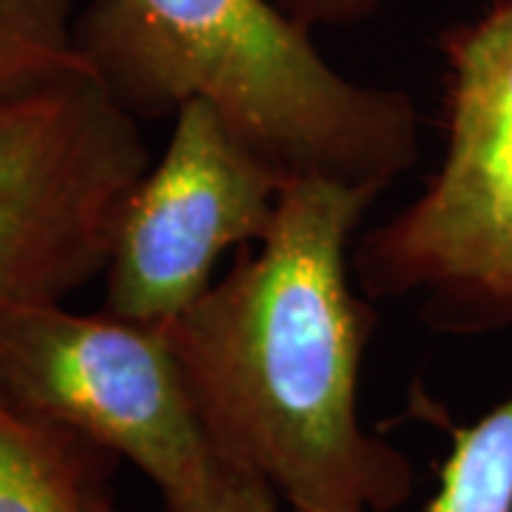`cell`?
Returning a JSON list of instances; mask_svg holds the SVG:
<instances>
[{
    "mask_svg": "<svg viewBox=\"0 0 512 512\" xmlns=\"http://www.w3.org/2000/svg\"><path fill=\"white\" fill-rule=\"evenodd\" d=\"M74 23V0H0V103L89 72Z\"/></svg>",
    "mask_w": 512,
    "mask_h": 512,
    "instance_id": "9",
    "label": "cell"
},
{
    "mask_svg": "<svg viewBox=\"0 0 512 512\" xmlns=\"http://www.w3.org/2000/svg\"><path fill=\"white\" fill-rule=\"evenodd\" d=\"M376 200L291 180L268 234L165 325L220 450L288 512H396L416 487L413 461L359 416L373 308L350 251Z\"/></svg>",
    "mask_w": 512,
    "mask_h": 512,
    "instance_id": "1",
    "label": "cell"
},
{
    "mask_svg": "<svg viewBox=\"0 0 512 512\" xmlns=\"http://www.w3.org/2000/svg\"><path fill=\"white\" fill-rule=\"evenodd\" d=\"M419 407L450 436L424 512H512V393L470 424H453L430 399Z\"/></svg>",
    "mask_w": 512,
    "mask_h": 512,
    "instance_id": "8",
    "label": "cell"
},
{
    "mask_svg": "<svg viewBox=\"0 0 512 512\" xmlns=\"http://www.w3.org/2000/svg\"><path fill=\"white\" fill-rule=\"evenodd\" d=\"M0 396L126 458L165 512H276L271 487L211 436L160 325L63 305L3 308Z\"/></svg>",
    "mask_w": 512,
    "mask_h": 512,
    "instance_id": "4",
    "label": "cell"
},
{
    "mask_svg": "<svg viewBox=\"0 0 512 512\" xmlns=\"http://www.w3.org/2000/svg\"><path fill=\"white\" fill-rule=\"evenodd\" d=\"M288 183L211 103H185L160 163L123 208L103 311L160 328L180 319L211 291L225 251L268 234Z\"/></svg>",
    "mask_w": 512,
    "mask_h": 512,
    "instance_id": "6",
    "label": "cell"
},
{
    "mask_svg": "<svg viewBox=\"0 0 512 512\" xmlns=\"http://www.w3.org/2000/svg\"><path fill=\"white\" fill-rule=\"evenodd\" d=\"M151 168L143 120L89 72L0 103V311L63 305L109 268Z\"/></svg>",
    "mask_w": 512,
    "mask_h": 512,
    "instance_id": "5",
    "label": "cell"
},
{
    "mask_svg": "<svg viewBox=\"0 0 512 512\" xmlns=\"http://www.w3.org/2000/svg\"><path fill=\"white\" fill-rule=\"evenodd\" d=\"M97 512H126V510H120V507L114 504V498H111V495H106V498L100 501V507H97Z\"/></svg>",
    "mask_w": 512,
    "mask_h": 512,
    "instance_id": "11",
    "label": "cell"
},
{
    "mask_svg": "<svg viewBox=\"0 0 512 512\" xmlns=\"http://www.w3.org/2000/svg\"><path fill=\"white\" fill-rule=\"evenodd\" d=\"M276 6L302 29H342L365 23L393 0H274Z\"/></svg>",
    "mask_w": 512,
    "mask_h": 512,
    "instance_id": "10",
    "label": "cell"
},
{
    "mask_svg": "<svg viewBox=\"0 0 512 512\" xmlns=\"http://www.w3.org/2000/svg\"><path fill=\"white\" fill-rule=\"evenodd\" d=\"M86 69L137 120L205 100L291 180L384 191L416 165V100L342 74L274 0H89Z\"/></svg>",
    "mask_w": 512,
    "mask_h": 512,
    "instance_id": "2",
    "label": "cell"
},
{
    "mask_svg": "<svg viewBox=\"0 0 512 512\" xmlns=\"http://www.w3.org/2000/svg\"><path fill=\"white\" fill-rule=\"evenodd\" d=\"M109 453L0 396V512H97Z\"/></svg>",
    "mask_w": 512,
    "mask_h": 512,
    "instance_id": "7",
    "label": "cell"
},
{
    "mask_svg": "<svg viewBox=\"0 0 512 512\" xmlns=\"http://www.w3.org/2000/svg\"><path fill=\"white\" fill-rule=\"evenodd\" d=\"M444 154L416 200L353 245L370 299H416L439 333L512 328V0L450 26Z\"/></svg>",
    "mask_w": 512,
    "mask_h": 512,
    "instance_id": "3",
    "label": "cell"
}]
</instances>
